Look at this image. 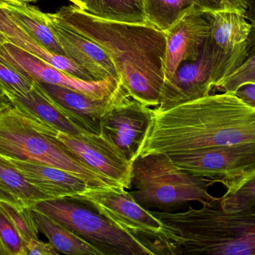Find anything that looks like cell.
Returning a JSON list of instances; mask_svg holds the SVG:
<instances>
[{
    "label": "cell",
    "instance_id": "7",
    "mask_svg": "<svg viewBox=\"0 0 255 255\" xmlns=\"http://www.w3.org/2000/svg\"><path fill=\"white\" fill-rule=\"evenodd\" d=\"M31 208L53 219L102 255H153L139 241L76 199H46Z\"/></svg>",
    "mask_w": 255,
    "mask_h": 255
},
{
    "label": "cell",
    "instance_id": "13",
    "mask_svg": "<svg viewBox=\"0 0 255 255\" xmlns=\"http://www.w3.org/2000/svg\"><path fill=\"white\" fill-rule=\"evenodd\" d=\"M210 28L208 13L195 6L165 31L164 82L172 77L181 63L198 59Z\"/></svg>",
    "mask_w": 255,
    "mask_h": 255
},
{
    "label": "cell",
    "instance_id": "21",
    "mask_svg": "<svg viewBox=\"0 0 255 255\" xmlns=\"http://www.w3.org/2000/svg\"><path fill=\"white\" fill-rule=\"evenodd\" d=\"M33 217L39 232L60 253L68 255H102L95 247L48 216L32 209Z\"/></svg>",
    "mask_w": 255,
    "mask_h": 255
},
{
    "label": "cell",
    "instance_id": "19",
    "mask_svg": "<svg viewBox=\"0 0 255 255\" xmlns=\"http://www.w3.org/2000/svg\"><path fill=\"white\" fill-rule=\"evenodd\" d=\"M10 99L15 106L57 131L70 135L88 132L66 116L39 88L36 82L34 88L28 94L14 96Z\"/></svg>",
    "mask_w": 255,
    "mask_h": 255
},
{
    "label": "cell",
    "instance_id": "29",
    "mask_svg": "<svg viewBox=\"0 0 255 255\" xmlns=\"http://www.w3.org/2000/svg\"><path fill=\"white\" fill-rule=\"evenodd\" d=\"M0 238L10 255H27L26 249L11 220L0 208Z\"/></svg>",
    "mask_w": 255,
    "mask_h": 255
},
{
    "label": "cell",
    "instance_id": "2",
    "mask_svg": "<svg viewBox=\"0 0 255 255\" xmlns=\"http://www.w3.org/2000/svg\"><path fill=\"white\" fill-rule=\"evenodd\" d=\"M53 13L104 49L130 98L148 107L160 105L164 83L165 31L147 23L103 19L73 4Z\"/></svg>",
    "mask_w": 255,
    "mask_h": 255
},
{
    "label": "cell",
    "instance_id": "33",
    "mask_svg": "<svg viewBox=\"0 0 255 255\" xmlns=\"http://www.w3.org/2000/svg\"><path fill=\"white\" fill-rule=\"evenodd\" d=\"M12 106H13V103L10 97L0 90V113Z\"/></svg>",
    "mask_w": 255,
    "mask_h": 255
},
{
    "label": "cell",
    "instance_id": "35",
    "mask_svg": "<svg viewBox=\"0 0 255 255\" xmlns=\"http://www.w3.org/2000/svg\"><path fill=\"white\" fill-rule=\"evenodd\" d=\"M82 10H86V0H68Z\"/></svg>",
    "mask_w": 255,
    "mask_h": 255
},
{
    "label": "cell",
    "instance_id": "9",
    "mask_svg": "<svg viewBox=\"0 0 255 255\" xmlns=\"http://www.w3.org/2000/svg\"><path fill=\"white\" fill-rule=\"evenodd\" d=\"M206 12L211 25L207 41L216 90L244 63L252 24L241 12Z\"/></svg>",
    "mask_w": 255,
    "mask_h": 255
},
{
    "label": "cell",
    "instance_id": "10",
    "mask_svg": "<svg viewBox=\"0 0 255 255\" xmlns=\"http://www.w3.org/2000/svg\"><path fill=\"white\" fill-rule=\"evenodd\" d=\"M0 58L35 82L64 87L93 98H106L123 87L119 80L112 77L103 80H84L75 77L7 41L0 45Z\"/></svg>",
    "mask_w": 255,
    "mask_h": 255
},
{
    "label": "cell",
    "instance_id": "27",
    "mask_svg": "<svg viewBox=\"0 0 255 255\" xmlns=\"http://www.w3.org/2000/svg\"><path fill=\"white\" fill-rule=\"evenodd\" d=\"M0 208L11 220L25 246L31 240L39 239L38 229L31 208L15 206L4 202H0Z\"/></svg>",
    "mask_w": 255,
    "mask_h": 255
},
{
    "label": "cell",
    "instance_id": "4",
    "mask_svg": "<svg viewBox=\"0 0 255 255\" xmlns=\"http://www.w3.org/2000/svg\"><path fill=\"white\" fill-rule=\"evenodd\" d=\"M58 133L13 105L0 113V155L62 169L89 187L118 186L69 150L57 139Z\"/></svg>",
    "mask_w": 255,
    "mask_h": 255
},
{
    "label": "cell",
    "instance_id": "30",
    "mask_svg": "<svg viewBox=\"0 0 255 255\" xmlns=\"http://www.w3.org/2000/svg\"><path fill=\"white\" fill-rule=\"evenodd\" d=\"M198 7L204 11L233 10L247 15L248 0H193Z\"/></svg>",
    "mask_w": 255,
    "mask_h": 255
},
{
    "label": "cell",
    "instance_id": "34",
    "mask_svg": "<svg viewBox=\"0 0 255 255\" xmlns=\"http://www.w3.org/2000/svg\"><path fill=\"white\" fill-rule=\"evenodd\" d=\"M249 8L247 16L249 19L255 18V0H248Z\"/></svg>",
    "mask_w": 255,
    "mask_h": 255
},
{
    "label": "cell",
    "instance_id": "5",
    "mask_svg": "<svg viewBox=\"0 0 255 255\" xmlns=\"http://www.w3.org/2000/svg\"><path fill=\"white\" fill-rule=\"evenodd\" d=\"M216 181L189 173L175 166L169 155L151 154L135 159L129 192L142 208L173 213L190 202L204 204L217 197L208 190Z\"/></svg>",
    "mask_w": 255,
    "mask_h": 255
},
{
    "label": "cell",
    "instance_id": "16",
    "mask_svg": "<svg viewBox=\"0 0 255 255\" xmlns=\"http://www.w3.org/2000/svg\"><path fill=\"white\" fill-rule=\"evenodd\" d=\"M44 17L66 56L88 70L95 80L112 77L121 82L112 59L101 46L61 22L53 13H44Z\"/></svg>",
    "mask_w": 255,
    "mask_h": 255
},
{
    "label": "cell",
    "instance_id": "28",
    "mask_svg": "<svg viewBox=\"0 0 255 255\" xmlns=\"http://www.w3.org/2000/svg\"><path fill=\"white\" fill-rule=\"evenodd\" d=\"M255 202V172L243 181L239 185L227 190L220 198L222 209L225 211H238Z\"/></svg>",
    "mask_w": 255,
    "mask_h": 255
},
{
    "label": "cell",
    "instance_id": "8",
    "mask_svg": "<svg viewBox=\"0 0 255 255\" xmlns=\"http://www.w3.org/2000/svg\"><path fill=\"white\" fill-rule=\"evenodd\" d=\"M169 156L179 169L214 180L227 190L255 172V142L200 148Z\"/></svg>",
    "mask_w": 255,
    "mask_h": 255
},
{
    "label": "cell",
    "instance_id": "31",
    "mask_svg": "<svg viewBox=\"0 0 255 255\" xmlns=\"http://www.w3.org/2000/svg\"><path fill=\"white\" fill-rule=\"evenodd\" d=\"M27 255H58L60 253L50 243L43 242L40 239L30 241L25 246Z\"/></svg>",
    "mask_w": 255,
    "mask_h": 255
},
{
    "label": "cell",
    "instance_id": "18",
    "mask_svg": "<svg viewBox=\"0 0 255 255\" xmlns=\"http://www.w3.org/2000/svg\"><path fill=\"white\" fill-rule=\"evenodd\" d=\"M8 160L30 184L49 199L74 198L89 187L83 181L62 169L40 163Z\"/></svg>",
    "mask_w": 255,
    "mask_h": 255
},
{
    "label": "cell",
    "instance_id": "24",
    "mask_svg": "<svg viewBox=\"0 0 255 255\" xmlns=\"http://www.w3.org/2000/svg\"><path fill=\"white\" fill-rule=\"evenodd\" d=\"M145 22L166 31L196 6L193 0H143Z\"/></svg>",
    "mask_w": 255,
    "mask_h": 255
},
{
    "label": "cell",
    "instance_id": "11",
    "mask_svg": "<svg viewBox=\"0 0 255 255\" xmlns=\"http://www.w3.org/2000/svg\"><path fill=\"white\" fill-rule=\"evenodd\" d=\"M56 137L96 172L119 187L131 189L133 162L101 133L70 135L58 132Z\"/></svg>",
    "mask_w": 255,
    "mask_h": 255
},
{
    "label": "cell",
    "instance_id": "12",
    "mask_svg": "<svg viewBox=\"0 0 255 255\" xmlns=\"http://www.w3.org/2000/svg\"><path fill=\"white\" fill-rule=\"evenodd\" d=\"M152 118V109L128 98L112 108L100 121V133L130 162L139 148Z\"/></svg>",
    "mask_w": 255,
    "mask_h": 255
},
{
    "label": "cell",
    "instance_id": "26",
    "mask_svg": "<svg viewBox=\"0 0 255 255\" xmlns=\"http://www.w3.org/2000/svg\"><path fill=\"white\" fill-rule=\"evenodd\" d=\"M35 85V81L0 58V90L9 97L25 95Z\"/></svg>",
    "mask_w": 255,
    "mask_h": 255
},
{
    "label": "cell",
    "instance_id": "20",
    "mask_svg": "<svg viewBox=\"0 0 255 255\" xmlns=\"http://www.w3.org/2000/svg\"><path fill=\"white\" fill-rule=\"evenodd\" d=\"M46 199L49 197L30 184L8 159L0 155V202L31 208Z\"/></svg>",
    "mask_w": 255,
    "mask_h": 255
},
{
    "label": "cell",
    "instance_id": "14",
    "mask_svg": "<svg viewBox=\"0 0 255 255\" xmlns=\"http://www.w3.org/2000/svg\"><path fill=\"white\" fill-rule=\"evenodd\" d=\"M39 88L75 124L90 133H100V121L112 108L130 98L124 87L106 98H93L78 91L37 82Z\"/></svg>",
    "mask_w": 255,
    "mask_h": 255
},
{
    "label": "cell",
    "instance_id": "32",
    "mask_svg": "<svg viewBox=\"0 0 255 255\" xmlns=\"http://www.w3.org/2000/svg\"><path fill=\"white\" fill-rule=\"evenodd\" d=\"M235 94L247 104L255 107V82L241 85L236 90Z\"/></svg>",
    "mask_w": 255,
    "mask_h": 255
},
{
    "label": "cell",
    "instance_id": "3",
    "mask_svg": "<svg viewBox=\"0 0 255 255\" xmlns=\"http://www.w3.org/2000/svg\"><path fill=\"white\" fill-rule=\"evenodd\" d=\"M202 205L181 213L150 211L175 255H255V202L234 211H223L220 198Z\"/></svg>",
    "mask_w": 255,
    "mask_h": 255
},
{
    "label": "cell",
    "instance_id": "38",
    "mask_svg": "<svg viewBox=\"0 0 255 255\" xmlns=\"http://www.w3.org/2000/svg\"><path fill=\"white\" fill-rule=\"evenodd\" d=\"M4 41V38H3L2 36H1V34H0V45H1V43H2Z\"/></svg>",
    "mask_w": 255,
    "mask_h": 255
},
{
    "label": "cell",
    "instance_id": "22",
    "mask_svg": "<svg viewBox=\"0 0 255 255\" xmlns=\"http://www.w3.org/2000/svg\"><path fill=\"white\" fill-rule=\"evenodd\" d=\"M1 4L14 19L45 47L58 55H65L64 49L46 23L44 12L28 2H13L1 0Z\"/></svg>",
    "mask_w": 255,
    "mask_h": 255
},
{
    "label": "cell",
    "instance_id": "37",
    "mask_svg": "<svg viewBox=\"0 0 255 255\" xmlns=\"http://www.w3.org/2000/svg\"><path fill=\"white\" fill-rule=\"evenodd\" d=\"M4 1H13V2H31V1H38V0H2Z\"/></svg>",
    "mask_w": 255,
    "mask_h": 255
},
{
    "label": "cell",
    "instance_id": "39",
    "mask_svg": "<svg viewBox=\"0 0 255 255\" xmlns=\"http://www.w3.org/2000/svg\"><path fill=\"white\" fill-rule=\"evenodd\" d=\"M254 19H255V18H254Z\"/></svg>",
    "mask_w": 255,
    "mask_h": 255
},
{
    "label": "cell",
    "instance_id": "23",
    "mask_svg": "<svg viewBox=\"0 0 255 255\" xmlns=\"http://www.w3.org/2000/svg\"><path fill=\"white\" fill-rule=\"evenodd\" d=\"M86 11L110 20L146 23L143 0H86Z\"/></svg>",
    "mask_w": 255,
    "mask_h": 255
},
{
    "label": "cell",
    "instance_id": "17",
    "mask_svg": "<svg viewBox=\"0 0 255 255\" xmlns=\"http://www.w3.org/2000/svg\"><path fill=\"white\" fill-rule=\"evenodd\" d=\"M0 34L4 41L12 43L25 52L34 55L46 64L84 80H95L94 76L82 66L65 55H58L45 47L36 40L11 13L1 4L0 0Z\"/></svg>",
    "mask_w": 255,
    "mask_h": 255
},
{
    "label": "cell",
    "instance_id": "15",
    "mask_svg": "<svg viewBox=\"0 0 255 255\" xmlns=\"http://www.w3.org/2000/svg\"><path fill=\"white\" fill-rule=\"evenodd\" d=\"M207 40L197 60L181 63L172 77L165 81L157 109H168L196 100L211 94L214 90L215 84Z\"/></svg>",
    "mask_w": 255,
    "mask_h": 255
},
{
    "label": "cell",
    "instance_id": "1",
    "mask_svg": "<svg viewBox=\"0 0 255 255\" xmlns=\"http://www.w3.org/2000/svg\"><path fill=\"white\" fill-rule=\"evenodd\" d=\"M250 142H255V107L235 93L221 92L152 109L138 157Z\"/></svg>",
    "mask_w": 255,
    "mask_h": 255
},
{
    "label": "cell",
    "instance_id": "36",
    "mask_svg": "<svg viewBox=\"0 0 255 255\" xmlns=\"http://www.w3.org/2000/svg\"><path fill=\"white\" fill-rule=\"evenodd\" d=\"M0 255H10L8 250L1 241V238H0Z\"/></svg>",
    "mask_w": 255,
    "mask_h": 255
},
{
    "label": "cell",
    "instance_id": "6",
    "mask_svg": "<svg viewBox=\"0 0 255 255\" xmlns=\"http://www.w3.org/2000/svg\"><path fill=\"white\" fill-rule=\"evenodd\" d=\"M106 217L117 227L145 246L153 255H175L165 238L163 225L141 207L126 189L118 186L88 187L71 198Z\"/></svg>",
    "mask_w": 255,
    "mask_h": 255
},
{
    "label": "cell",
    "instance_id": "25",
    "mask_svg": "<svg viewBox=\"0 0 255 255\" xmlns=\"http://www.w3.org/2000/svg\"><path fill=\"white\" fill-rule=\"evenodd\" d=\"M250 20L252 28L249 37L247 56L242 65L217 87L216 90L221 92L235 93L241 85L255 82V18Z\"/></svg>",
    "mask_w": 255,
    "mask_h": 255
}]
</instances>
